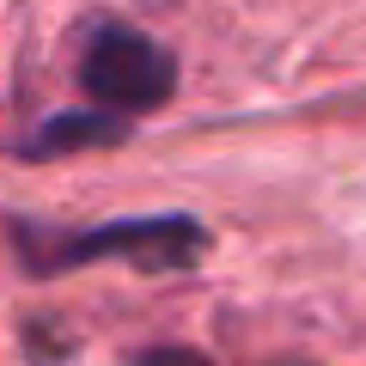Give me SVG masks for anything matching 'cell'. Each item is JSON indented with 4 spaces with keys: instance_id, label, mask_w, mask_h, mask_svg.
Here are the masks:
<instances>
[{
    "instance_id": "cell-1",
    "label": "cell",
    "mask_w": 366,
    "mask_h": 366,
    "mask_svg": "<svg viewBox=\"0 0 366 366\" xmlns=\"http://www.w3.org/2000/svg\"><path fill=\"white\" fill-rule=\"evenodd\" d=\"M19 257L37 274L86 269V262H134V269H189L208 250L189 214H147V220H110L86 226V232H49V226H13Z\"/></svg>"
},
{
    "instance_id": "cell-2",
    "label": "cell",
    "mask_w": 366,
    "mask_h": 366,
    "mask_svg": "<svg viewBox=\"0 0 366 366\" xmlns=\"http://www.w3.org/2000/svg\"><path fill=\"white\" fill-rule=\"evenodd\" d=\"M79 86L92 92V104L110 110V117H134V110H159L177 92V61H171L165 43H153L134 25H104L86 31V49H79Z\"/></svg>"
},
{
    "instance_id": "cell-3",
    "label": "cell",
    "mask_w": 366,
    "mask_h": 366,
    "mask_svg": "<svg viewBox=\"0 0 366 366\" xmlns=\"http://www.w3.org/2000/svg\"><path fill=\"white\" fill-rule=\"evenodd\" d=\"M129 129V117H110V110H61V117L43 122V134L31 141V153H67V147H98L117 141Z\"/></svg>"
},
{
    "instance_id": "cell-4",
    "label": "cell",
    "mask_w": 366,
    "mask_h": 366,
    "mask_svg": "<svg viewBox=\"0 0 366 366\" xmlns=\"http://www.w3.org/2000/svg\"><path fill=\"white\" fill-rule=\"evenodd\" d=\"M134 366H214L208 354H196V348H147Z\"/></svg>"
}]
</instances>
